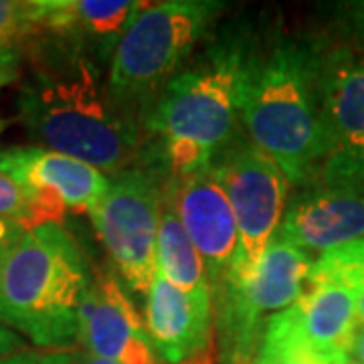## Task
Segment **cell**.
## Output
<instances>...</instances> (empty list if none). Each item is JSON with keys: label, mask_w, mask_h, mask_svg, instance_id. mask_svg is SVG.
<instances>
[{"label": "cell", "mask_w": 364, "mask_h": 364, "mask_svg": "<svg viewBox=\"0 0 364 364\" xmlns=\"http://www.w3.org/2000/svg\"><path fill=\"white\" fill-rule=\"evenodd\" d=\"M225 11L217 0L142 2L107 67L109 90L138 116L188 63L193 49Z\"/></svg>", "instance_id": "obj_5"}, {"label": "cell", "mask_w": 364, "mask_h": 364, "mask_svg": "<svg viewBox=\"0 0 364 364\" xmlns=\"http://www.w3.org/2000/svg\"><path fill=\"white\" fill-rule=\"evenodd\" d=\"M308 286H338L364 291V239L330 249L314 259Z\"/></svg>", "instance_id": "obj_18"}, {"label": "cell", "mask_w": 364, "mask_h": 364, "mask_svg": "<svg viewBox=\"0 0 364 364\" xmlns=\"http://www.w3.org/2000/svg\"><path fill=\"white\" fill-rule=\"evenodd\" d=\"M77 344L93 356L117 364H162L134 304L116 275L95 273L79 308Z\"/></svg>", "instance_id": "obj_14"}, {"label": "cell", "mask_w": 364, "mask_h": 364, "mask_svg": "<svg viewBox=\"0 0 364 364\" xmlns=\"http://www.w3.org/2000/svg\"><path fill=\"white\" fill-rule=\"evenodd\" d=\"M0 170L31 198L37 227L59 225L67 213L90 215L109 186L104 172L43 146L2 148Z\"/></svg>", "instance_id": "obj_11"}, {"label": "cell", "mask_w": 364, "mask_h": 364, "mask_svg": "<svg viewBox=\"0 0 364 364\" xmlns=\"http://www.w3.org/2000/svg\"><path fill=\"white\" fill-rule=\"evenodd\" d=\"M37 364H73L71 363V354L61 350H51L47 354H39Z\"/></svg>", "instance_id": "obj_28"}, {"label": "cell", "mask_w": 364, "mask_h": 364, "mask_svg": "<svg viewBox=\"0 0 364 364\" xmlns=\"http://www.w3.org/2000/svg\"><path fill=\"white\" fill-rule=\"evenodd\" d=\"M26 350L25 342L21 340L18 334L11 332L9 328L0 326V358L4 356H11V354H16V352Z\"/></svg>", "instance_id": "obj_24"}, {"label": "cell", "mask_w": 364, "mask_h": 364, "mask_svg": "<svg viewBox=\"0 0 364 364\" xmlns=\"http://www.w3.org/2000/svg\"><path fill=\"white\" fill-rule=\"evenodd\" d=\"M320 49L286 33L251 35L243 69V132L298 188L320 181L332 154L320 91Z\"/></svg>", "instance_id": "obj_2"}, {"label": "cell", "mask_w": 364, "mask_h": 364, "mask_svg": "<svg viewBox=\"0 0 364 364\" xmlns=\"http://www.w3.org/2000/svg\"><path fill=\"white\" fill-rule=\"evenodd\" d=\"M346 14H348L350 25L364 37V0L346 4Z\"/></svg>", "instance_id": "obj_26"}, {"label": "cell", "mask_w": 364, "mask_h": 364, "mask_svg": "<svg viewBox=\"0 0 364 364\" xmlns=\"http://www.w3.org/2000/svg\"><path fill=\"white\" fill-rule=\"evenodd\" d=\"M156 272L172 286L188 294L210 289L205 261L168 203L166 191L156 237Z\"/></svg>", "instance_id": "obj_17"}, {"label": "cell", "mask_w": 364, "mask_h": 364, "mask_svg": "<svg viewBox=\"0 0 364 364\" xmlns=\"http://www.w3.org/2000/svg\"><path fill=\"white\" fill-rule=\"evenodd\" d=\"M140 4L136 0H35L43 37L59 41L102 65L112 61Z\"/></svg>", "instance_id": "obj_16"}, {"label": "cell", "mask_w": 364, "mask_h": 364, "mask_svg": "<svg viewBox=\"0 0 364 364\" xmlns=\"http://www.w3.org/2000/svg\"><path fill=\"white\" fill-rule=\"evenodd\" d=\"M146 334L166 364H208L215 304L210 289L182 291L156 272L146 294Z\"/></svg>", "instance_id": "obj_13"}, {"label": "cell", "mask_w": 364, "mask_h": 364, "mask_svg": "<svg viewBox=\"0 0 364 364\" xmlns=\"http://www.w3.org/2000/svg\"><path fill=\"white\" fill-rule=\"evenodd\" d=\"M166 182V164L150 140L132 166L112 176L105 195L90 213L114 269L138 294H148L156 275V237Z\"/></svg>", "instance_id": "obj_6"}, {"label": "cell", "mask_w": 364, "mask_h": 364, "mask_svg": "<svg viewBox=\"0 0 364 364\" xmlns=\"http://www.w3.org/2000/svg\"><path fill=\"white\" fill-rule=\"evenodd\" d=\"M23 233H25V229L21 225L6 221V219H0V267L6 259V255L11 253V249L18 243Z\"/></svg>", "instance_id": "obj_22"}, {"label": "cell", "mask_w": 364, "mask_h": 364, "mask_svg": "<svg viewBox=\"0 0 364 364\" xmlns=\"http://www.w3.org/2000/svg\"><path fill=\"white\" fill-rule=\"evenodd\" d=\"M95 273L57 223L28 229L0 267V326L35 346L65 352L79 340V308Z\"/></svg>", "instance_id": "obj_4"}, {"label": "cell", "mask_w": 364, "mask_h": 364, "mask_svg": "<svg viewBox=\"0 0 364 364\" xmlns=\"http://www.w3.org/2000/svg\"><path fill=\"white\" fill-rule=\"evenodd\" d=\"M166 198L205 261L210 294H217L233 273L239 253V229L221 182L207 166L188 176L168 178Z\"/></svg>", "instance_id": "obj_12"}, {"label": "cell", "mask_w": 364, "mask_h": 364, "mask_svg": "<svg viewBox=\"0 0 364 364\" xmlns=\"http://www.w3.org/2000/svg\"><path fill=\"white\" fill-rule=\"evenodd\" d=\"M312 265L310 253L275 235L251 275L229 279L213 294L221 364L255 363L267 314L286 310L308 291Z\"/></svg>", "instance_id": "obj_7"}, {"label": "cell", "mask_w": 364, "mask_h": 364, "mask_svg": "<svg viewBox=\"0 0 364 364\" xmlns=\"http://www.w3.org/2000/svg\"><path fill=\"white\" fill-rule=\"evenodd\" d=\"M253 364H332V363H320V360L304 358V356H294V354H286V352H275V350H265V348H259V350H257V356H255V363Z\"/></svg>", "instance_id": "obj_23"}, {"label": "cell", "mask_w": 364, "mask_h": 364, "mask_svg": "<svg viewBox=\"0 0 364 364\" xmlns=\"http://www.w3.org/2000/svg\"><path fill=\"white\" fill-rule=\"evenodd\" d=\"M2 85H6V83H4V81L0 79V87H2ZM4 128H6V122H4V119H0V132L4 130Z\"/></svg>", "instance_id": "obj_31"}, {"label": "cell", "mask_w": 364, "mask_h": 364, "mask_svg": "<svg viewBox=\"0 0 364 364\" xmlns=\"http://www.w3.org/2000/svg\"><path fill=\"white\" fill-rule=\"evenodd\" d=\"M37 360H39V354L37 352L23 350L0 358V364H37Z\"/></svg>", "instance_id": "obj_27"}, {"label": "cell", "mask_w": 364, "mask_h": 364, "mask_svg": "<svg viewBox=\"0 0 364 364\" xmlns=\"http://www.w3.org/2000/svg\"><path fill=\"white\" fill-rule=\"evenodd\" d=\"M35 0H0V49L25 51L39 39Z\"/></svg>", "instance_id": "obj_19"}, {"label": "cell", "mask_w": 364, "mask_h": 364, "mask_svg": "<svg viewBox=\"0 0 364 364\" xmlns=\"http://www.w3.org/2000/svg\"><path fill=\"white\" fill-rule=\"evenodd\" d=\"M69 354H71V363L73 364H117L112 363V360H105V358H100V356H93V354L85 350L69 352Z\"/></svg>", "instance_id": "obj_29"}, {"label": "cell", "mask_w": 364, "mask_h": 364, "mask_svg": "<svg viewBox=\"0 0 364 364\" xmlns=\"http://www.w3.org/2000/svg\"><path fill=\"white\" fill-rule=\"evenodd\" d=\"M358 324H364V291L358 296Z\"/></svg>", "instance_id": "obj_30"}, {"label": "cell", "mask_w": 364, "mask_h": 364, "mask_svg": "<svg viewBox=\"0 0 364 364\" xmlns=\"http://www.w3.org/2000/svg\"><path fill=\"white\" fill-rule=\"evenodd\" d=\"M23 53L13 51V49H0V79L9 85L21 77L23 69Z\"/></svg>", "instance_id": "obj_21"}, {"label": "cell", "mask_w": 364, "mask_h": 364, "mask_svg": "<svg viewBox=\"0 0 364 364\" xmlns=\"http://www.w3.org/2000/svg\"><path fill=\"white\" fill-rule=\"evenodd\" d=\"M23 57L31 69L16 105L33 140L112 176L136 162L140 116L117 102L102 63L43 35Z\"/></svg>", "instance_id": "obj_1"}, {"label": "cell", "mask_w": 364, "mask_h": 364, "mask_svg": "<svg viewBox=\"0 0 364 364\" xmlns=\"http://www.w3.org/2000/svg\"><path fill=\"white\" fill-rule=\"evenodd\" d=\"M275 235L320 255L364 239V191L326 184L299 188Z\"/></svg>", "instance_id": "obj_15"}, {"label": "cell", "mask_w": 364, "mask_h": 364, "mask_svg": "<svg viewBox=\"0 0 364 364\" xmlns=\"http://www.w3.org/2000/svg\"><path fill=\"white\" fill-rule=\"evenodd\" d=\"M348 358L356 364H364V324H358L354 338H352Z\"/></svg>", "instance_id": "obj_25"}, {"label": "cell", "mask_w": 364, "mask_h": 364, "mask_svg": "<svg viewBox=\"0 0 364 364\" xmlns=\"http://www.w3.org/2000/svg\"><path fill=\"white\" fill-rule=\"evenodd\" d=\"M210 168L231 203L239 229V253L229 279H243L259 265L284 221L291 184L245 132H239L213 158Z\"/></svg>", "instance_id": "obj_8"}, {"label": "cell", "mask_w": 364, "mask_h": 364, "mask_svg": "<svg viewBox=\"0 0 364 364\" xmlns=\"http://www.w3.org/2000/svg\"><path fill=\"white\" fill-rule=\"evenodd\" d=\"M358 328V294L338 286H308V291L267 318L259 348L320 363L348 358Z\"/></svg>", "instance_id": "obj_9"}, {"label": "cell", "mask_w": 364, "mask_h": 364, "mask_svg": "<svg viewBox=\"0 0 364 364\" xmlns=\"http://www.w3.org/2000/svg\"><path fill=\"white\" fill-rule=\"evenodd\" d=\"M251 35L233 25L217 33L140 114L168 178L210 166L241 130V83Z\"/></svg>", "instance_id": "obj_3"}, {"label": "cell", "mask_w": 364, "mask_h": 364, "mask_svg": "<svg viewBox=\"0 0 364 364\" xmlns=\"http://www.w3.org/2000/svg\"><path fill=\"white\" fill-rule=\"evenodd\" d=\"M342 364H356V363H354V360H350V358H346V360H344Z\"/></svg>", "instance_id": "obj_32"}, {"label": "cell", "mask_w": 364, "mask_h": 364, "mask_svg": "<svg viewBox=\"0 0 364 364\" xmlns=\"http://www.w3.org/2000/svg\"><path fill=\"white\" fill-rule=\"evenodd\" d=\"M0 219L21 225L25 231L37 227L31 198L16 182L0 170Z\"/></svg>", "instance_id": "obj_20"}, {"label": "cell", "mask_w": 364, "mask_h": 364, "mask_svg": "<svg viewBox=\"0 0 364 364\" xmlns=\"http://www.w3.org/2000/svg\"><path fill=\"white\" fill-rule=\"evenodd\" d=\"M320 91L332 154L316 184L364 191V53L320 49Z\"/></svg>", "instance_id": "obj_10"}]
</instances>
